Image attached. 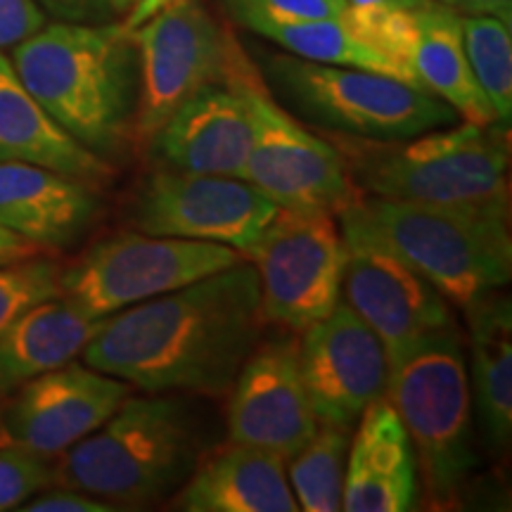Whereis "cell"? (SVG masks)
<instances>
[{"label": "cell", "mask_w": 512, "mask_h": 512, "mask_svg": "<svg viewBox=\"0 0 512 512\" xmlns=\"http://www.w3.org/2000/svg\"><path fill=\"white\" fill-rule=\"evenodd\" d=\"M259 278L252 264L223 268L105 318L83 361L145 394L223 396L259 342Z\"/></svg>", "instance_id": "6da1fadb"}, {"label": "cell", "mask_w": 512, "mask_h": 512, "mask_svg": "<svg viewBox=\"0 0 512 512\" xmlns=\"http://www.w3.org/2000/svg\"><path fill=\"white\" fill-rule=\"evenodd\" d=\"M19 79L55 124L110 162L133 143L138 55L121 24H43L12 50Z\"/></svg>", "instance_id": "7a4b0ae2"}, {"label": "cell", "mask_w": 512, "mask_h": 512, "mask_svg": "<svg viewBox=\"0 0 512 512\" xmlns=\"http://www.w3.org/2000/svg\"><path fill=\"white\" fill-rule=\"evenodd\" d=\"M335 219L344 240L387 249L463 311L510 283L508 207H444L363 195Z\"/></svg>", "instance_id": "3957f363"}, {"label": "cell", "mask_w": 512, "mask_h": 512, "mask_svg": "<svg viewBox=\"0 0 512 512\" xmlns=\"http://www.w3.org/2000/svg\"><path fill=\"white\" fill-rule=\"evenodd\" d=\"M361 195L444 207H508L510 147L505 126L451 124L403 140L335 133Z\"/></svg>", "instance_id": "277c9868"}, {"label": "cell", "mask_w": 512, "mask_h": 512, "mask_svg": "<svg viewBox=\"0 0 512 512\" xmlns=\"http://www.w3.org/2000/svg\"><path fill=\"white\" fill-rule=\"evenodd\" d=\"M197 439L185 403L128 394L98 430L60 453L55 484L117 508L162 501L195 467Z\"/></svg>", "instance_id": "5b68a950"}, {"label": "cell", "mask_w": 512, "mask_h": 512, "mask_svg": "<svg viewBox=\"0 0 512 512\" xmlns=\"http://www.w3.org/2000/svg\"><path fill=\"white\" fill-rule=\"evenodd\" d=\"M387 399L399 413L434 508H453L477 465L472 392L458 328L420 337L389 358Z\"/></svg>", "instance_id": "8992f818"}, {"label": "cell", "mask_w": 512, "mask_h": 512, "mask_svg": "<svg viewBox=\"0 0 512 512\" xmlns=\"http://www.w3.org/2000/svg\"><path fill=\"white\" fill-rule=\"evenodd\" d=\"M268 81L306 119L339 136L403 140L460 119L451 105L415 83L396 76L273 55Z\"/></svg>", "instance_id": "52a82bcc"}, {"label": "cell", "mask_w": 512, "mask_h": 512, "mask_svg": "<svg viewBox=\"0 0 512 512\" xmlns=\"http://www.w3.org/2000/svg\"><path fill=\"white\" fill-rule=\"evenodd\" d=\"M128 36L138 55L133 143H147L185 100L209 83L256 74L252 60L202 0H174Z\"/></svg>", "instance_id": "ba28073f"}, {"label": "cell", "mask_w": 512, "mask_h": 512, "mask_svg": "<svg viewBox=\"0 0 512 512\" xmlns=\"http://www.w3.org/2000/svg\"><path fill=\"white\" fill-rule=\"evenodd\" d=\"M245 256L259 278L264 325L304 332L342 299L349 249L332 214L278 209Z\"/></svg>", "instance_id": "9c48e42d"}, {"label": "cell", "mask_w": 512, "mask_h": 512, "mask_svg": "<svg viewBox=\"0 0 512 512\" xmlns=\"http://www.w3.org/2000/svg\"><path fill=\"white\" fill-rule=\"evenodd\" d=\"M238 249L147 233H121L60 271V297L88 316L107 318L238 264Z\"/></svg>", "instance_id": "30bf717a"}, {"label": "cell", "mask_w": 512, "mask_h": 512, "mask_svg": "<svg viewBox=\"0 0 512 512\" xmlns=\"http://www.w3.org/2000/svg\"><path fill=\"white\" fill-rule=\"evenodd\" d=\"M254 138L245 181L261 190L278 209L342 214L361 200L347 162L332 140L318 138L309 128L275 105L264 83L252 88Z\"/></svg>", "instance_id": "8fae6325"}, {"label": "cell", "mask_w": 512, "mask_h": 512, "mask_svg": "<svg viewBox=\"0 0 512 512\" xmlns=\"http://www.w3.org/2000/svg\"><path fill=\"white\" fill-rule=\"evenodd\" d=\"M278 207L245 178L157 169L138 192L140 233L216 242L245 254Z\"/></svg>", "instance_id": "7c38bea8"}, {"label": "cell", "mask_w": 512, "mask_h": 512, "mask_svg": "<svg viewBox=\"0 0 512 512\" xmlns=\"http://www.w3.org/2000/svg\"><path fill=\"white\" fill-rule=\"evenodd\" d=\"M299 370L313 413L328 425L351 430L370 403L387 396V349L344 299L302 332Z\"/></svg>", "instance_id": "4fadbf2b"}, {"label": "cell", "mask_w": 512, "mask_h": 512, "mask_svg": "<svg viewBox=\"0 0 512 512\" xmlns=\"http://www.w3.org/2000/svg\"><path fill=\"white\" fill-rule=\"evenodd\" d=\"M318 425L299 370L294 332L256 342L230 387L228 439L290 460Z\"/></svg>", "instance_id": "5bb4252c"}, {"label": "cell", "mask_w": 512, "mask_h": 512, "mask_svg": "<svg viewBox=\"0 0 512 512\" xmlns=\"http://www.w3.org/2000/svg\"><path fill=\"white\" fill-rule=\"evenodd\" d=\"M12 394L3 411V439L53 458L98 430L131 394V384L72 361Z\"/></svg>", "instance_id": "9a60e30c"}, {"label": "cell", "mask_w": 512, "mask_h": 512, "mask_svg": "<svg viewBox=\"0 0 512 512\" xmlns=\"http://www.w3.org/2000/svg\"><path fill=\"white\" fill-rule=\"evenodd\" d=\"M259 72L209 83L183 102L147 140L159 169L245 178L254 138L252 93Z\"/></svg>", "instance_id": "2e32d148"}, {"label": "cell", "mask_w": 512, "mask_h": 512, "mask_svg": "<svg viewBox=\"0 0 512 512\" xmlns=\"http://www.w3.org/2000/svg\"><path fill=\"white\" fill-rule=\"evenodd\" d=\"M347 249L342 299L380 337L389 358L456 325L444 294L387 249L361 240H349Z\"/></svg>", "instance_id": "e0dca14e"}, {"label": "cell", "mask_w": 512, "mask_h": 512, "mask_svg": "<svg viewBox=\"0 0 512 512\" xmlns=\"http://www.w3.org/2000/svg\"><path fill=\"white\" fill-rule=\"evenodd\" d=\"M356 422L344 470L342 510H413L420 491L418 463L396 408L384 396L370 403Z\"/></svg>", "instance_id": "ac0fdd59"}, {"label": "cell", "mask_w": 512, "mask_h": 512, "mask_svg": "<svg viewBox=\"0 0 512 512\" xmlns=\"http://www.w3.org/2000/svg\"><path fill=\"white\" fill-rule=\"evenodd\" d=\"M100 211L93 185L29 162H0V226L41 249L74 245Z\"/></svg>", "instance_id": "d6986e66"}, {"label": "cell", "mask_w": 512, "mask_h": 512, "mask_svg": "<svg viewBox=\"0 0 512 512\" xmlns=\"http://www.w3.org/2000/svg\"><path fill=\"white\" fill-rule=\"evenodd\" d=\"M174 508L185 512H297L287 460L264 448L233 444L188 475Z\"/></svg>", "instance_id": "ffe728a7"}, {"label": "cell", "mask_w": 512, "mask_h": 512, "mask_svg": "<svg viewBox=\"0 0 512 512\" xmlns=\"http://www.w3.org/2000/svg\"><path fill=\"white\" fill-rule=\"evenodd\" d=\"M401 62L411 69L418 86L451 105L467 124H498L494 107L470 69L460 12L437 0L413 10L411 34Z\"/></svg>", "instance_id": "44dd1931"}, {"label": "cell", "mask_w": 512, "mask_h": 512, "mask_svg": "<svg viewBox=\"0 0 512 512\" xmlns=\"http://www.w3.org/2000/svg\"><path fill=\"white\" fill-rule=\"evenodd\" d=\"M0 162H29L91 185L107 183L114 169L69 136L38 105L10 57L0 53Z\"/></svg>", "instance_id": "7402d4cb"}, {"label": "cell", "mask_w": 512, "mask_h": 512, "mask_svg": "<svg viewBox=\"0 0 512 512\" xmlns=\"http://www.w3.org/2000/svg\"><path fill=\"white\" fill-rule=\"evenodd\" d=\"M102 323L105 318L88 316L62 297L24 311L0 335V396L72 363L98 335Z\"/></svg>", "instance_id": "603a6c76"}, {"label": "cell", "mask_w": 512, "mask_h": 512, "mask_svg": "<svg viewBox=\"0 0 512 512\" xmlns=\"http://www.w3.org/2000/svg\"><path fill=\"white\" fill-rule=\"evenodd\" d=\"M465 316L479 430L489 448L501 453L512 437V299L491 292Z\"/></svg>", "instance_id": "cb8c5ba5"}, {"label": "cell", "mask_w": 512, "mask_h": 512, "mask_svg": "<svg viewBox=\"0 0 512 512\" xmlns=\"http://www.w3.org/2000/svg\"><path fill=\"white\" fill-rule=\"evenodd\" d=\"M256 34L278 43L287 53L302 57V60L366 69V72L396 76L401 81L415 83L406 67H401L399 62L380 53L370 43L361 41L339 17L309 19V22L294 24H271V27H261Z\"/></svg>", "instance_id": "d4e9b609"}, {"label": "cell", "mask_w": 512, "mask_h": 512, "mask_svg": "<svg viewBox=\"0 0 512 512\" xmlns=\"http://www.w3.org/2000/svg\"><path fill=\"white\" fill-rule=\"evenodd\" d=\"M349 444V427L320 422L316 434L287 460V479H290L292 494L297 498L299 510H342Z\"/></svg>", "instance_id": "484cf974"}, {"label": "cell", "mask_w": 512, "mask_h": 512, "mask_svg": "<svg viewBox=\"0 0 512 512\" xmlns=\"http://www.w3.org/2000/svg\"><path fill=\"white\" fill-rule=\"evenodd\" d=\"M470 69L496 112L498 126L512 119V24L489 15H463Z\"/></svg>", "instance_id": "4316f807"}, {"label": "cell", "mask_w": 512, "mask_h": 512, "mask_svg": "<svg viewBox=\"0 0 512 512\" xmlns=\"http://www.w3.org/2000/svg\"><path fill=\"white\" fill-rule=\"evenodd\" d=\"M60 297V268L46 259L0 266V335L31 306Z\"/></svg>", "instance_id": "83f0119b"}, {"label": "cell", "mask_w": 512, "mask_h": 512, "mask_svg": "<svg viewBox=\"0 0 512 512\" xmlns=\"http://www.w3.org/2000/svg\"><path fill=\"white\" fill-rule=\"evenodd\" d=\"M50 484H55V467L48 456L10 441L0 444V512L19 508Z\"/></svg>", "instance_id": "f1b7e54d"}, {"label": "cell", "mask_w": 512, "mask_h": 512, "mask_svg": "<svg viewBox=\"0 0 512 512\" xmlns=\"http://www.w3.org/2000/svg\"><path fill=\"white\" fill-rule=\"evenodd\" d=\"M221 3L235 22L252 31L271 24L342 17L347 10V0H221Z\"/></svg>", "instance_id": "f546056e"}, {"label": "cell", "mask_w": 512, "mask_h": 512, "mask_svg": "<svg viewBox=\"0 0 512 512\" xmlns=\"http://www.w3.org/2000/svg\"><path fill=\"white\" fill-rule=\"evenodd\" d=\"M46 22L36 0H0V48H15Z\"/></svg>", "instance_id": "4dcf8cb0"}, {"label": "cell", "mask_w": 512, "mask_h": 512, "mask_svg": "<svg viewBox=\"0 0 512 512\" xmlns=\"http://www.w3.org/2000/svg\"><path fill=\"white\" fill-rule=\"evenodd\" d=\"M19 510L24 512H114L119 510L117 505L102 501L91 494H83L76 489H62L48 491V494L31 496L27 503L19 505Z\"/></svg>", "instance_id": "1f68e13d"}, {"label": "cell", "mask_w": 512, "mask_h": 512, "mask_svg": "<svg viewBox=\"0 0 512 512\" xmlns=\"http://www.w3.org/2000/svg\"><path fill=\"white\" fill-rule=\"evenodd\" d=\"M36 3L60 22L105 24L114 17L110 0H36Z\"/></svg>", "instance_id": "d6a6232c"}, {"label": "cell", "mask_w": 512, "mask_h": 512, "mask_svg": "<svg viewBox=\"0 0 512 512\" xmlns=\"http://www.w3.org/2000/svg\"><path fill=\"white\" fill-rule=\"evenodd\" d=\"M460 15H489L512 24V0H441Z\"/></svg>", "instance_id": "836d02e7"}, {"label": "cell", "mask_w": 512, "mask_h": 512, "mask_svg": "<svg viewBox=\"0 0 512 512\" xmlns=\"http://www.w3.org/2000/svg\"><path fill=\"white\" fill-rule=\"evenodd\" d=\"M38 252H41V247H36L34 242L19 238L17 233L0 226V266L31 259V256H36Z\"/></svg>", "instance_id": "e575fe53"}, {"label": "cell", "mask_w": 512, "mask_h": 512, "mask_svg": "<svg viewBox=\"0 0 512 512\" xmlns=\"http://www.w3.org/2000/svg\"><path fill=\"white\" fill-rule=\"evenodd\" d=\"M169 3H174V0H136V3H133V8L126 12L121 27H124L126 31H133L143 22H147L152 15H157V12L166 8Z\"/></svg>", "instance_id": "d590c367"}, {"label": "cell", "mask_w": 512, "mask_h": 512, "mask_svg": "<svg viewBox=\"0 0 512 512\" xmlns=\"http://www.w3.org/2000/svg\"><path fill=\"white\" fill-rule=\"evenodd\" d=\"M434 0H347L349 8L363 10H418Z\"/></svg>", "instance_id": "8d00e7d4"}, {"label": "cell", "mask_w": 512, "mask_h": 512, "mask_svg": "<svg viewBox=\"0 0 512 512\" xmlns=\"http://www.w3.org/2000/svg\"><path fill=\"white\" fill-rule=\"evenodd\" d=\"M110 3H112L114 15H126V12L133 8V3H136V0H110Z\"/></svg>", "instance_id": "74e56055"}, {"label": "cell", "mask_w": 512, "mask_h": 512, "mask_svg": "<svg viewBox=\"0 0 512 512\" xmlns=\"http://www.w3.org/2000/svg\"><path fill=\"white\" fill-rule=\"evenodd\" d=\"M3 408H0V444H3Z\"/></svg>", "instance_id": "f35d334b"}, {"label": "cell", "mask_w": 512, "mask_h": 512, "mask_svg": "<svg viewBox=\"0 0 512 512\" xmlns=\"http://www.w3.org/2000/svg\"><path fill=\"white\" fill-rule=\"evenodd\" d=\"M437 3H441V0H437Z\"/></svg>", "instance_id": "ab89813d"}]
</instances>
